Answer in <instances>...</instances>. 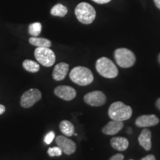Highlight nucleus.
<instances>
[{
  "label": "nucleus",
  "mask_w": 160,
  "mask_h": 160,
  "mask_svg": "<svg viewBox=\"0 0 160 160\" xmlns=\"http://www.w3.org/2000/svg\"><path fill=\"white\" fill-rule=\"evenodd\" d=\"M54 93L57 97L65 101H71L77 96V91L74 88L68 85H60L54 89Z\"/></svg>",
  "instance_id": "nucleus-10"
},
{
  "label": "nucleus",
  "mask_w": 160,
  "mask_h": 160,
  "mask_svg": "<svg viewBox=\"0 0 160 160\" xmlns=\"http://www.w3.org/2000/svg\"><path fill=\"white\" fill-rule=\"evenodd\" d=\"M114 58L117 65L123 68L132 67L136 62L134 53L127 48H118L116 50Z\"/></svg>",
  "instance_id": "nucleus-5"
},
{
  "label": "nucleus",
  "mask_w": 160,
  "mask_h": 160,
  "mask_svg": "<svg viewBox=\"0 0 160 160\" xmlns=\"http://www.w3.org/2000/svg\"><path fill=\"white\" fill-rule=\"evenodd\" d=\"M96 69L100 75L108 79H113L119 73L117 66L107 57H102L97 60Z\"/></svg>",
  "instance_id": "nucleus-3"
},
{
  "label": "nucleus",
  "mask_w": 160,
  "mask_h": 160,
  "mask_svg": "<svg viewBox=\"0 0 160 160\" xmlns=\"http://www.w3.org/2000/svg\"><path fill=\"white\" fill-rule=\"evenodd\" d=\"M69 65L65 62H60L55 66L52 73V77L56 81H62L68 73Z\"/></svg>",
  "instance_id": "nucleus-12"
},
{
  "label": "nucleus",
  "mask_w": 160,
  "mask_h": 160,
  "mask_svg": "<svg viewBox=\"0 0 160 160\" xmlns=\"http://www.w3.org/2000/svg\"><path fill=\"white\" fill-rule=\"evenodd\" d=\"M41 99L42 93L40 91L36 88H32L23 93L20 100V104L24 108H29Z\"/></svg>",
  "instance_id": "nucleus-7"
},
{
  "label": "nucleus",
  "mask_w": 160,
  "mask_h": 160,
  "mask_svg": "<svg viewBox=\"0 0 160 160\" xmlns=\"http://www.w3.org/2000/svg\"><path fill=\"white\" fill-rule=\"evenodd\" d=\"M156 105H157V108L160 111V98H159V99L157 100V102H156Z\"/></svg>",
  "instance_id": "nucleus-27"
},
{
  "label": "nucleus",
  "mask_w": 160,
  "mask_h": 160,
  "mask_svg": "<svg viewBox=\"0 0 160 160\" xmlns=\"http://www.w3.org/2000/svg\"><path fill=\"white\" fill-rule=\"evenodd\" d=\"M111 144L112 148L117 151H125L128 148L129 142L125 137H113L111 140Z\"/></svg>",
  "instance_id": "nucleus-15"
},
{
  "label": "nucleus",
  "mask_w": 160,
  "mask_h": 160,
  "mask_svg": "<svg viewBox=\"0 0 160 160\" xmlns=\"http://www.w3.org/2000/svg\"><path fill=\"white\" fill-rule=\"evenodd\" d=\"M22 66L24 69L26 71L31 72V73H37L39 71V65L35 61L30 59H25L22 62Z\"/></svg>",
  "instance_id": "nucleus-18"
},
{
  "label": "nucleus",
  "mask_w": 160,
  "mask_h": 160,
  "mask_svg": "<svg viewBox=\"0 0 160 160\" xmlns=\"http://www.w3.org/2000/svg\"><path fill=\"white\" fill-rule=\"evenodd\" d=\"M124 124L121 121H113L109 122L102 128V133L106 135H115L122 129Z\"/></svg>",
  "instance_id": "nucleus-13"
},
{
  "label": "nucleus",
  "mask_w": 160,
  "mask_h": 160,
  "mask_svg": "<svg viewBox=\"0 0 160 160\" xmlns=\"http://www.w3.org/2000/svg\"><path fill=\"white\" fill-rule=\"evenodd\" d=\"M158 59H159V63H160V53H159V57H158Z\"/></svg>",
  "instance_id": "nucleus-30"
},
{
  "label": "nucleus",
  "mask_w": 160,
  "mask_h": 160,
  "mask_svg": "<svg viewBox=\"0 0 160 160\" xmlns=\"http://www.w3.org/2000/svg\"><path fill=\"white\" fill-rule=\"evenodd\" d=\"M132 113L133 111L131 108L122 102H115L111 104L108 109L110 118L116 121L123 122L129 119L131 117Z\"/></svg>",
  "instance_id": "nucleus-2"
},
{
  "label": "nucleus",
  "mask_w": 160,
  "mask_h": 160,
  "mask_svg": "<svg viewBox=\"0 0 160 160\" xmlns=\"http://www.w3.org/2000/svg\"><path fill=\"white\" fill-rule=\"evenodd\" d=\"M154 2H155V5L158 8L160 9V0H154Z\"/></svg>",
  "instance_id": "nucleus-28"
},
{
  "label": "nucleus",
  "mask_w": 160,
  "mask_h": 160,
  "mask_svg": "<svg viewBox=\"0 0 160 160\" xmlns=\"http://www.w3.org/2000/svg\"><path fill=\"white\" fill-rule=\"evenodd\" d=\"M55 141L58 147H59L66 155L73 154L77 150V145L74 142L64 136H58Z\"/></svg>",
  "instance_id": "nucleus-8"
},
{
  "label": "nucleus",
  "mask_w": 160,
  "mask_h": 160,
  "mask_svg": "<svg viewBox=\"0 0 160 160\" xmlns=\"http://www.w3.org/2000/svg\"><path fill=\"white\" fill-rule=\"evenodd\" d=\"M59 129L66 137H71L74 133V126L68 120H63L60 122Z\"/></svg>",
  "instance_id": "nucleus-16"
},
{
  "label": "nucleus",
  "mask_w": 160,
  "mask_h": 160,
  "mask_svg": "<svg viewBox=\"0 0 160 160\" xmlns=\"http://www.w3.org/2000/svg\"><path fill=\"white\" fill-rule=\"evenodd\" d=\"M141 160H156V157L153 155L150 154V155H148L144 158H142Z\"/></svg>",
  "instance_id": "nucleus-24"
},
{
  "label": "nucleus",
  "mask_w": 160,
  "mask_h": 160,
  "mask_svg": "<svg viewBox=\"0 0 160 160\" xmlns=\"http://www.w3.org/2000/svg\"><path fill=\"white\" fill-rule=\"evenodd\" d=\"M42 24L40 22L32 23L29 25L28 32L31 36L34 37H37L42 31Z\"/></svg>",
  "instance_id": "nucleus-20"
},
{
  "label": "nucleus",
  "mask_w": 160,
  "mask_h": 160,
  "mask_svg": "<svg viewBox=\"0 0 160 160\" xmlns=\"http://www.w3.org/2000/svg\"><path fill=\"white\" fill-rule=\"evenodd\" d=\"M130 160H133V159H130Z\"/></svg>",
  "instance_id": "nucleus-31"
},
{
  "label": "nucleus",
  "mask_w": 160,
  "mask_h": 160,
  "mask_svg": "<svg viewBox=\"0 0 160 160\" xmlns=\"http://www.w3.org/2000/svg\"><path fill=\"white\" fill-rule=\"evenodd\" d=\"M68 8L62 4H57L53 6L51 10V14L55 17H64L67 14Z\"/></svg>",
  "instance_id": "nucleus-19"
},
{
  "label": "nucleus",
  "mask_w": 160,
  "mask_h": 160,
  "mask_svg": "<svg viewBox=\"0 0 160 160\" xmlns=\"http://www.w3.org/2000/svg\"><path fill=\"white\" fill-rule=\"evenodd\" d=\"M159 122V119L154 114L142 115L136 120V125L139 128H148L157 125Z\"/></svg>",
  "instance_id": "nucleus-11"
},
{
  "label": "nucleus",
  "mask_w": 160,
  "mask_h": 160,
  "mask_svg": "<svg viewBox=\"0 0 160 160\" xmlns=\"http://www.w3.org/2000/svg\"><path fill=\"white\" fill-rule=\"evenodd\" d=\"M34 56L38 62L45 67H51L55 63V53L50 48H37Z\"/></svg>",
  "instance_id": "nucleus-6"
},
{
  "label": "nucleus",
  "mask_w": 160,
  "mask_h": 160,
  "mask_svg": "<svg viewBox=\"0 0 160 160\" xmlns=\"http://www.w3.org/2000/svg\"><path fill=\"white\" fill-rule=\"evenodd\" d=\"M96 3L98 4H106V3H108L111 2V0H92Z\"/></svg>",
  "instance_id": "nucleus-25"
},
{
  "label": "nucleus",
  "mask_w": 160,
  "mask_h": 160,
  "mask_svg": "<svg viewBox=\"0 0 160 160\" xmlns=\"http://www.w3.org/2000/svg\"><path fill=\"white\" fill-rule=\"evenodd\" d=\"M84 100L88 105L99 107L103 105L106 102V96L102 91H95L85 95Z\"/></svg>",
  "instance_id": "nucleus-9"
},
{
  "label": "nucleus",
  "mask_w": 160,
  "mask_h": 160,
  "mask_svg": "<svg viewBox=\"0 0 160 160\" xmlns=\"http://www.w3.org/2000/svg\"><path fill=\"white\" fill-rule=\"evenodd\" d=\"M54 138H55L54 132L51 131L45 135V138H44V142H45V143L47 144V145H50V144L53 142V140L54 139Z\"/></svg>",
  "instance_id": "nucleus-22"
},
{
  "label": "nucleus",
  "mask_w": 160,
  "mask_h": 160,
  "mask_svg": "<svg viewBox=\"0 0 160 160\" xmlns=\"http://www.w3.org/2000/svg\"><path fill=\"white\" fill-rule=\"evenodd\" d=\"M70 79L73 82L81 86H86L93 81V75L91 70L82 66L73 68L70 72Z\"/></svg>",
  "instance_id": "nucleus-1"
},
{
  "label": "nucleus",
  "mask_w": 160,
  "mask_h": 160,
  "mask_svg": "<svg viewBox=\"0 0 160 160\" xmlns=\"http://www.w3.org/2000/svg\"><path fill=\"white\" fill-rule=\"evenodd\" d=\"M131 133H132V130L131 128H129L128 131V134H131Z\"/></svg>",
  "instance_id": "nucleus-29"
},
{
  "label": "nucleus",
  "mask_w": 160,
  "mask_h": 160,
  "mask_svg": "<svg viewBox=\"0 0 160 160\" xmlns=\"http://www.w3.org/2000/svg\"><path fill=\"white\" fill-rule=\"evenodd\" d=\"M139 145L143 148L145 151H150L151 149V132L150 130L145 128L141 132L138 137Z\"/></svg>",
  "instance_id": "nucleus-14"
},
{
  "label": "nucleus",
  "mask_w": 160,
  "mask_h": 160,
  "mask_svg": "<svg viewBox=\"0 0 160 160\" xmlns=\"http://www.w3.org/2000/svg\"><path fill=\"white\" fill-rule=\"evenodd\" d=\"M5 110H6V108H5V106L0 104V115L3 114V113L5 112Z\"/></svg>",
  "instance_id": "nucleus-26"
},
{
  "label": "nucleus",
  "mask_w": 160,
  "mask_h": 160,
  "mask_svg": "<svg viewBox=\"0 0 160 160\" xmlns=\"http://www.w3.org/2000/svg\"><path fill=\"white\" fill-rule=\"evenodd\" d=\"M29 42L32 45H34L37 48H50L52 45L51 42L49 39L34 37L30 38Z\"/></svg>",
  "instance_id": "nucleus-17"
},
{
  "label": "nucleus",
  "mask_w": 160,
  "mask_h": 160,
  "mask_svg": "<svg viewBox=\"0 0 160 160\" xmlns=\"http://www.w3.org/2000/svg\"><path fill=\"white\" fill-rule=\"evenodd\" d=\"M75 14L80 22L89 25L94 21L96 11L93 7L87 2H81L75 9Z\"/></svg>",
  "instance_id": "nucleus-4"
},
{
  "label": "nucleus",
  "mask_w": 160,
  "mask_h": 160,
  "mask_svg": "<svg viewBox=\"0 0 160 160\" xmlns=\"http://www.w3.org/2000/svg\"><path fill=\"white\" fill-rule=\"evenodd\" d=\"M109 160H124V156L121 153H117V154L113 156Z\"/></svg>",
  "instance_id": "nucleus-23"
},
{
  "label": "nucleus",
  "mask_w": 160,
  "mask_h": 160,
  "mask_svg": "<svg viewBox=\"0 0 160 160\" xmlns=\"http://www.w3.org/2000/svg\"><path fill=\"white\" fill-rule=\"evenodd\" d=\"M48 153L50 157H60L62 156V151L59 147H53V148H49L48 150Z\"/></svg>",
  "instance_id": "nucleus-21"
}]
</instances>
